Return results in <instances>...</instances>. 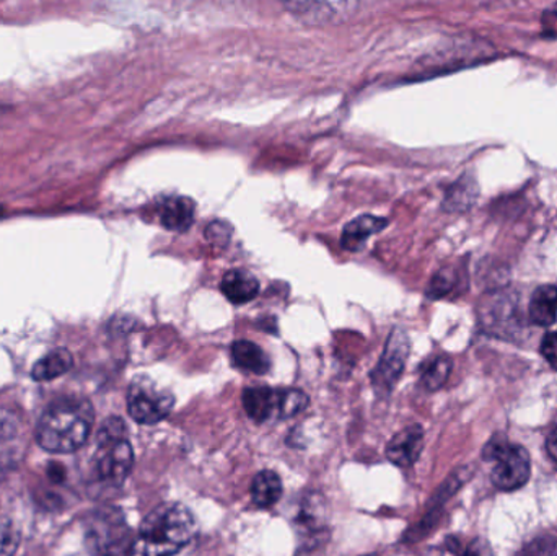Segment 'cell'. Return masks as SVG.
Wrapping results in <instances>:
<instances>
[{"instance_id":"cell-1","label":"cell","mask_w":557,"mask_h":556,"mask_svg":"<svg viewBox=\"0 0 557 556\" xmlns=\"http://www.w3.org/2000/svg\"><path fill=\"white\" fill-rule=\"evenodd\" d=\"M198 532L191 509L182 503H162L147 515L129 556H173L182 552Z\"/></svg>"},{"instance_id":"cell-2","label":"cell","mask_w":557,"mask_h":556,"mask_svg":"<svg viewBox=\"0 0 557 556\" xmlns=\"http://www.w3.org/2000/svg\"><path fill=\"white\" fill-rule=\"evenodd\" d=\"M95 423L94 407L84 398H64L42 413L36 430L39 446L48 453L69 454L81 449Z\"/></svg>"},{"instance_id":"cell-3","label":"cell","mask_w":557,"mask_h":556,"mask_svg":"<svg viewBox=\"0 0 557 556\" xmlns=\"http://www.w3.org/2000/svg\"><path fill=\"white\" fill-rule=\"evenodd\" d=\"M133 464V447L127 441L124 421L121 418H110L98 431V447L94 457L95 473L101 482L117 486L129 475Z\"/></svg>"},{"instance_id":"cell-4","label":"cell","mask_w":557,"mask_h":556,"mask_svg":"<svg viewBox=\"0 0 557 556\" xmlns=\"http://www.w3.org/2000/svg\"><path fill=\"white\" fill-rule=\"evenodd\" d=\"M245 411L257 423L287 420L308 407V395L297 388L250 387L245 388Z\"/></svg>"},{"instance_id":"cell-5","label":"cell","mask_w":557,"mask_h":556,"mask_svg":"<svg viewBox=\"0 0 557 556\" xmlns=\"http://www.w3.org/2000/svg\"><path fill=\"white\" fill-rule=\"evenodd\" d=\"M486 457L493 462L491 479L497 489L513 492L529 482L532 466L525 447L510 443H493L486 449Z\"/></svg>"},{"instance_id":"cell-6","label":"cell","mask_w":557,"mask_h":556,"mask_svg":"<svg viewBox=\"0 0 557 556\" xmlns=\"http://www.w3.org/2000/svg\"><path fill=\"white\" fill-rule=\"evenodd\" d=\"M175 405V395L159 387L152 379L139 378L131 384L127 408L134 421L140 424L160 423L169 417Z\"/></svg>"},{"instance_id":"cell-7","label":"cell","mask_w":557,"mask_h":556,"mask_svg":"<svg viewBox=\"0 0 557 556\" xmlns=\"http://www.w3.org/2000/svg\"><path fill=\"white\" fill-rule=\"evenodd\" d=\"M88 548L95 556H120L127 551L129 529L123 515L114 509H101L87 529Z\"/></svg>"},{"instance_id":"cell-8","label":"cell","mask_w":557,"mask_h":556,"mask_svg":"<svg viewBox=\"0 0 557 556\" xmlns=\"http://www.w3.org/2000/svg\"><path fill=\"white\" fill-rule=\"evenodd\" d=\"M409 356V338L405 330L395 329L386 342L382 358L372 372V384L376 391L388 394L405 371Z\"/></svg>"},{"instance_id":"cell-9","label":"cell","mask_w":557,"mask_h":556,"mask_svg":"<svg viewBox=\"0 0 557 556\" xmlns=\"http://www.w3.org/2000/svg\"><path fill=\"white\" fill-rule=\"evenodd\" d=\"M424 447V430L419 424L396 433L386 446V457L398 467H411Z\"/></svg>"},{"instance_id":"cell-10","label":"cell","mask_w":557,"mask_h":556,"mask_svg":"<svg viewBox=\"0 0 557 556\" xmlns=\"http://www.w3.org/2000/svg\"><path fill=\"white\" fill-rule=\"evenodd\" d=\"M160 224L170 232L183 234L191 228L196 215L195 199L188 196H166L159 206Z\"/></svg>"},{"instance_id":"cell-11","label":"cell","mask_w":557,"mask_h":556,"mask_svg":"<svg viewBox=\"0 0 557 556\" xmlns=\"http://www.w3.org/2000/svg\"><path fill=\"white\" fill-rule=\"evenodd\" d=\"M221 291L235 306H244L257 299L260 294V281L250 271L231 270L221 281Z\"/></svg>"},{"instance_id":"cell-12","label":"cell","mask_w":557,"mask_h":556,"mask_svg":"<svg viewBox=\"0 0 557 556\" xmlns=\"http://www.w3.org/2000/svg\"><path fill=\"white\" fill-rule=\"evenodd\" d=\"M386 225H388V221L385 218H376V215L370 214L359 215V218L354 219L344 227L341 245L347 251L362 250L366 242L372 235L382 232Z\"/></svg>"},{"instance_id":"cell-13","label":"cell","mask_w":557,"mask_h":556,"mask_svg":"<svg viewBox=\"0 0 557 556\" xmlns=\"http://www.w3.org/2000/svg\"><path fill=\"white\" fill-rule=\"evenodd\" d=\"M232 361L235 368L251 374L263 375L270 372L271 361L257 343L240 339L232 345Z\"/></svg>"},{"instance_id":"cell-14","label":"cell","mask_w":557,"mask_h":556,"mask_svg":"<svg viewBox=\"0 0 557 556\" xmlns=\"http://www.w3.org/2000/svg\"><path fill=\"white\" fill-rule=\"evenodd\" d=\"M530 317L540 326H549L557 319V287L540 286L530 300Z\"/></svg>"},{"instance_id":"cell-15","label":"cell","mask_w":557,"mask_h":556,"mask_svg":"<svg viewBox=\"0 0 557 556\" xmlns=\"http://www.w3.org/2000/svg\"><path fill=\"white\" fill-rule=\"evenodd\" d=\"M72 365L74 361H72V355L67 349H54L36 362L32 378L38 382L54 381L71 371Z\"/></svg>"},{"instance_id":"cell-16","label":"cell","mask_w":557,"mask_h":556,"mask_svg":"<svg viewBox=\"0 0 557 556\" xmlns=\"http://www.w3.org/2000/svg\"><path fill=\"white\" fill-rule=\"evenodd\" d=\"M282 496L281 477L273 470H263L255 477L251 485V498L260 508H271Z\"/></svg>"},{"instance_id":"cell-17","label":"cell","mask_w":557,"mask_h":556,"mask_svg":"<svg viewBox=\"0 0 557 556\" xmlns=\"http://www.w3.org/2000/svg\"><path fill=\"white\" fill-rule=\"evenodd\" d=\"M288 10L294 13L297 18H300L305 23H313V25H320V23L333 22L334 16L337 15L336 7L334 3H317V2H294L285 3Z\"/></svg>"},{"instance_id":"cell-18","label":"cell","mask_w":557,"mask_h":556,"mask_svg":"<svg viewBox=\"0 0 557 556\" xmlns=\"http://www.w3.org/2000/svg\"><path fill=\"white\" fill-rule=\"evenodd\" d=\"M451 371V361L447 356H437L422 368L421 381L428 391H437L447 382Z\"/></svg>"},{"instance_id":"cell-19","label":"cell","mask_w":557,"mask_h":556,"mask_svg":"<svg viewBox=\"0 0 557 556\" xmlns=\"http://www.w3.org/2000/svg\"><path fill=\"white\" fill-rule=\"evenodd\" d=\"M20 544L18 529L10 519L0 518V556H13Z\"/></svg>"},{"instance_id":"cell-20","label":"cell","mask_w":557,"mask_h":556,"mask_svg":"<svg viewBox=\"0 0 557 556\" xmlns=\"http://www.w3.org/2000/svg\"><path fill=\"white\" fill-rule=\"evenodd\" d=\"M232 225L225 221H215L206 228V238L215 247H225L232 238Z\"/></svg>"},{"instance_id":"cell-21","label":"cell","mask_w":557,"mask_h":556,"mask_svg":"<svg viewBox=\"0 0 557 556\" xmlns=\"http://www.w3.org/2000/svg\"><path fill=\"white\" fill-rule=\"evenodd\" d=\"M516 556H557V542L553 539H536Z\"/></svg>"},{"instance_id":"cell-22","label":"cell","mask_w":557,"mask_h":556,"mask_svg":"<svg viewBox=\"0 0 557 556\" xmlns=\"http://www.w3.org/2000/svg\"><path fill=\"white\" fill-rule=\"evenodd\" d=\"M542 355L557 371V332L548 333L542 342Z\"/></svg>"},{"instance_id":"cell-23","label":"cell","mask_w":557,"mask_h":556,"mask_svg":"<svg viewBox=\"0 0 557 556\" xmlns=\"http://www.w3.org/2000/svg\"><path fill=\"white\" fill-rule=\"evenodd\" d=\"M546 449L557 462V428L549 433L548 440H546Z\"/></svg>"},{"instance_id":"cell-24","label":"cell","mask_w":557,"mask_h":556,"mask_svg":"<svg viewBox=\"0 0 557 556\" xmlns=\"http://www.w3.org/2000/svg\"><path fill=\"white\" fill-rule=\"evenodd\" d=\"M461 556H481L480 552L474 551V547L467 548Z\"/></svg>"},{"instance_id":"cell-25","label":"cell","mask_w":557,"mask_h":556,"mask_svg":"<svg viewBox=\"0 0 557 556\" xmlns=\"http://www.w3.org/2000/svg\"><path fill=\"white\" fill-rule=\"evenodd\" d=\"M366 556H376V555H366Z\"/></svg>"}]
</instances>
